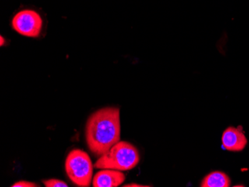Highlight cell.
Segmentation results:
<instances>
[{"label":"cell","mask_w":249,"mask_h":187,"mask_svg":"<svg viewBox=\"0 0 249 187\" xmlns=\"http://www.w3.org/2000/svg\"><path fill=\"white\" fill-rule=\"evenodd\" d=\"M120 109L104 107L88 118L85 128L87 144L96 157H102L120 140Z\"/></svg>","instance_id":"obj_1"},{"label":"cell","mask_w":249,"mask_h":187,"mask_svg":"<svg viewBox=\"0 0 249 187\" xmlns=\"http://www.w3.org/2000/svg\"><path fill=\"white\" fill-rule=\"evenodd\" d=\"M141 157L138 149L128 142H117L107 153L99 157L94 167L103 170L128 171L138 166Z\"/></svg>","instance_id":"obj_2"},{"label":"cell","mask_w":249,"mask_h":187,"mask_svg":"<svg viewBox=\"0 0 249 187\" xmlns=\"http://www.w3.org/2000/svg\"><path fill=\"white\" fill-rule=\"evenodd\" d=\"M65 170L75 185L88 187L91 184L93 166L87 152L81 149L71 151L66 159Z\"/></svg>","instance_id":"obj_3"},{"label":"cell","mask_w":249,"mask_h":187,"mask_svg":"<svg viewBox=\"0 0 249 187\" xmlns=\"http://www.w3.org/2000/svg\"><path fill=\"white\" fill-rule=\"evenodd\" d=\"M11 24L12 29L20 35L37 38L43 30V19L37 10L24 7L14 15Z\"/></svg>","instance_id":"obj_4"},{"label":"cell","mask_w":249,"mask_h":187,"mask_svg":"<svg viewBox=\"0 0 249 187\" xmlns=\"http://www.w3.org/2000/svg\"><path fill=\"white\" fill-rule=\"evenodd\" d=\"M222 146L225 150L240 152L244 150L248 144V139L241 128L229 127L224 131L222 136Z\"/></svg>","instance_id":"obj_5"},{"label":"cell","mask_w":249,"mask_h":187,"mask_svg":"<svg viewBox=\"0 0 249 187\" xmlns=\"http://www.w3.org/2000/svg\"><path fill=\"white\" fill-rule=\"evenodd\" d=\"M125 180V176L119 170H102L96 173L93 179L94 187H117L121 185Z\"/></svg>","instance_id":"obj_6"},{"label":"cell","mask_w":249,"mask_h":187,"mask_svg":"<svg viewBox=\"0 0 249 187\" xmlns=\"http://www.w3.org/2000/svg\"><path fill=\"white\" fill-rule=\"evenodd\" d=\"M231 185V180L223 171H215L207 174L203 178L201 187H229Z\"/></svg>","instance_id":"obj_7"},{"label":"cell","mask_w":249,"mask_h":187,"mask_svg":"<svg viewBox=\"0 0 249 187\" xmlns=\"http://www.w3.org/2000/svg\"><path fill=\"white\" fill-rule=\"evenodd\" d=\"M43 184L46 187H68L67 183L58 179L46 180L43 181Z\"/></svg>","instance_id":"obj_8"},{"label":"cell","mask_w":249,"mask_h":187,"mask_svg":"<svg viewBox=\"0 0 249 187\" xmlns=\"http://www.w3.org/2000/svg\"><path fill=\"white\" fill-rule=\"evenodd\" d=\"M11 187H39L37 184L35 183L29 182V181H20L15 183L13 185L11 186Z\"/></svg>","instance_id":"obj_9"},{"label":"cell","mask_w":249,"mask_h":187,"mask_svg":"<svg viewBox=\"0 0 249 187\" xmlns=\"http://www.w3.org/2000/svg\"><path fill=\"white\" fill-rule=\"evenodd\" d=\"M124 187H149L150 186L147 185H141V184H126V185L124 186Z\"/></svg>","instance_id":"obj_10"},{"label":"cell","mask_w":249,"mask_h":187,"mask_svg":"<svg viewBox=\"0 0 249 187\" xmlns=\"http://www.w3.org/2000/svg\"><path fill=\"white\" fill-rule=\"evenodd\" d=\"M0 39H1V47H2L5 43V40H4V37L2 36H1Z\"/></svg>","instance_id":"obj_11"}]
</instances>
